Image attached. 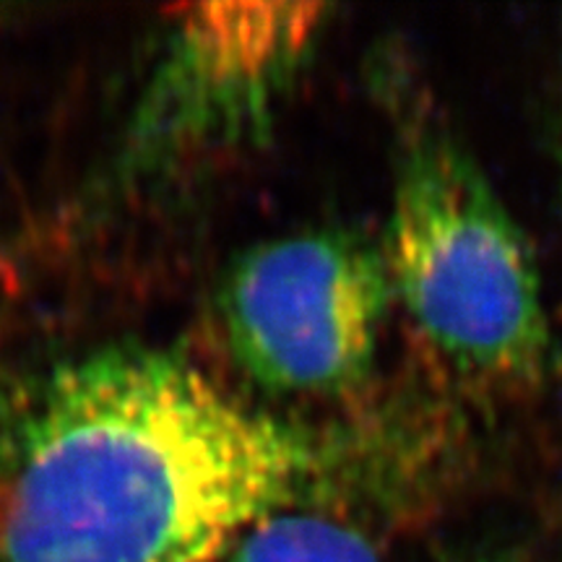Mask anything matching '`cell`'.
I'll list each match as a JSON object with an SVG mask.
<instances>
[{"label":"cell","instance_id":"cell-1","mask_svg":"<svg viewBox=\"0 0 562 562\" xmlns=\"http://www.w3.org/2000/svg\"><path fill=\"white\" fill-rule=\"evenodd\" d=\"M318 459L170 351L74 357L0 438V562H224L292 508Z\"/></svg>","mask_w":562,"mask_h":562},{"label":"cell","instance_id":"cell-2","mask_svg":"<svg viewBox=\"0 0 562 562\" xmlns=\"http://www.w3.org/2000/svg\"><path fill=\"white\" fill-rule=\"evenodd\" d=\"M393 297L461 383L524 391L550 362V323L524 229L474 154L442 123L398 133L389 232Z\"/></svg>","mask_w":562,"mask_h":562},{"label":"cell","instance_id":"cell-3","mask_svg":"<svg viewBox=\"0 0 562 562\" xmlns=\"http://www.w3.org/2000/svg\"><path fill=\"white\" fill-rule=\"evenodd\" d=\"M391 300L383 245L311 229L243 252L220 315L232 357L266 391L347 396L370 378Z\"/></svg>","mask_w":562,"mask_h":562},{"label":"cell","instance_id":"cell-4","mask_svg":"<svg viewBox=\"0 0 562 562\" xmlns=\"http://www.w3.org/2000/svg\"><path fill=\"white\" fill-rule=\"evenodd\" d=\"M323 3H201L180 9L146 108L144 136L209 138L269 123L323 30Z\"/></svg>","mask_w":562,"mask_h":562},{"label":"cell","instance_id":"cell-5","mask_svg":"<svg viewBox=\"0 0 562 562\" xmlns=\"http://www.w3.org/2000/svg\"><path fill=\"white\" fill-rule=\"evenodd\" d=\"M224 562H381V554L355 526L290 508L252 526Z\"/></svg>","mask_w":562,"mask_h":562},{"label":"cell","instance_id":"cell-6","mask_svg":"<svg viewBox=\"0 0 562 562\" xmlns=\"http://www.w3.org/2000/svg\"><path fill=\"white\" fill-rule=\"evenodd\" d=\"M446 562H518V554L513 550H476Z\"/></svg>","mask_w":562,"mask_h":562},{"label":"cell","instance_id":"cell-7","mask_svg":"<svg viewBox=\"0 0 562 562\" xmlns=\"http://www.w3.org/2000/svg\"><path fill=\"white\" fill-rule=\"evenodd\" d=\"M554 151H558V165H560V180H562V125L558 128V144H554Z\"/></svg>","mask_w":562,"mask_h":562}]
</instances>
